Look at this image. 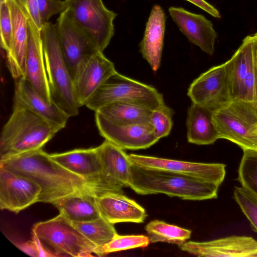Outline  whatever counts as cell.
<instances>
[{
	"instance_id": "cell-23",
	"label": "cell",
	"mask_w": 257,
	"mask_h": 257,
	"mask_svg": "<svg viewBox=\"0 0 257 257\" xmlns=\"http://www.w3.org/2000/svg\"><path fill=\"white\" fill-rule=\"evenodd\" d=\"M100 216L111 223H142L147 214L145 209L122 192H105L96 196Z\"/></svg>"
},
{
	"instance_id": "cell-27",
	"label": "cell",
	"mask_w": 257,
	"mask_h": 257,
	"mask_svg": "<svg viewBox=\"0 0 257 257\" xmlns=\"http://www.w3.org/2000/svg\"><path fill=\"white\" fill-rule=\"evenodd\" d=\"M152 110L140 103L117 101L105 105L95 112L118 122L144 124L150 123Z\"/></svg>"
},
{
	"instance_id": "cell-17",
	"label": "cell",
	"mask_w": 257,
	"mask_h": 257,
	"mask_svg": "<svg viewBox=\"0 0 257 257\" xmlns=\"http://www.w3.org/2000/svg\"><path fill=\"white\" fill-rule=\"evenodd\" d=\"M28 43L25 78L48 102H53L46 73L41 32L28 20Z\"/></svg>"
},
{
	"instance_id": "cell-21",
	"label": "cell",
	"mask_w": 257,
	"mask_h": 257,
	"mask_svg": "<svg viewBox=\"0 0 257 257\" xmlns=\"http://www.w3.org/2000/svg\"><path fill=\"white\" fill-rule=\"evenodd\" d=\"M257 62L254 35L246 36L230 59L224 63L232 99H242L244 84Z\"/></svg>"
},
{
	"instance_id": "cell-18",
	"label": "cell",
	"mask_w": 257,
	"mask_h": 257,
	"mask_svg": "<svg viewBox=\"0 0 257 257\" xmlns=\"http://www.w3.org/2000/svg\"><path fill=\"white\" fill-rule=\"evenodd\" d=\"M169 12L190 42L209 55L214 53L217 33L210 21L202 15L192 13L182 8L171 7Z\"/></svg>"
},
{
	"instance_id": "cell-13",
	"label": "cell",
	"mask_w": 257,
	"mask_h": 257,
	"mask_svg": "<svg viewBox=\"0 0 257 257\" xmlns=\"http://www.w3.org/2000/svg\"><path fill=\"white\" fill-rule=\"evenodd\" d=\"M102 171L100 184L103 192H122L123 187H130L133 164L123 149L105 140L97 147Z\"/></svg>"
},
{
	"instance_id": "cell-26",
	"label": "cell",
	"mask_w": 257,
	"mask_h": 257,
	"mask_svg": "<svg viewBox=\"0 0 257 257\" xmlns=\"http://www.w3.org/2000/svg\"><path fill=\"white\" fill-rule=\"evenodd\" d=\"M96 194L91 192H77L54 205L72 222L90 221L101 217L96 201Z\"/></svg>"
},
{
	"instance_id": "cell-31",
	"label": "cell",
	"mask_w": 257,
	"mask_h": 257,
	"mask_svg": "<svg viewBox=\"0 0 257 257\" xmlns=\"http://www.w3.org/2000/svg\"><path fill=\"white\" fill-rule=\"evenodd\" d=\"M150 243L148 236L145 235H120L117 233L107 243L101 248L102 256L107 254L134 249L145 247Z\"/></svg>"
},
{
	"instance_id": "cell-8",
	"label": "cell",
	"mask_w": 257,
	"mask_h": 257,
	"mask_svg": "<svg viewBox=\"0 0 257 257\" xmlns=\"http://www.w3.org/2000/svg\"><path fill=\"white\" fill-rule=\"evenodd\" d=\"M66 10L103 52L114 35L113 21L117 14L107 9L102 0H71Z\"/></svg>"
},
{
	"instance_id": "cell-12",
	"label": "cell",
	"mask_w": 257,
	"mask_h": 257,
	"mask_svg": "<svg viewBox=\"0 0 257 257\" xmlns=\"http://www.w3.org/2000/svg\"><path fill=\"white\" fill-rule=\"evenodd\" d=\"M128 156L134 164L140 167L171 171L219 186L225 176L223 164L190 162L134 154Z\"/></svg>"
},
{
	"instance_id": "cell-28",
	"label": "cell",
	"mask_w": 257,
	"mask_h": 257,
	"mask_svg": "<svg viewBox=\"0 0 257 257\" xmlns=\"http://www.w3.org/2000/svg\"><path fill=\"white\" fill-rule=\"evenodd\" d=\"M145 230L151 243L165 242L180 246L191 235L190 230L159 220L149 222L145 226Z\"/></svg>"
},
{
	"instance_id": "cell-16",
	"label": "cell",
	"mask_w": 257,
	"mask_h": 257,
	"mask_svg": "<svg viewBox=\"0 0 257 257\" xmlns=\"http://www.w3.org/2000/svg\"><path fill=\"white\" fill-rule=\"evenodd\" d=\"M179 247L198 256L257 257V240L250 236L232 235L207 241H186Z\"/></svg>"
},
{
	"instance_id": "cell-30",
	"label": "cell",
	"mask_w": 257,
	"mask_h": 257,
	"mask_svg": "<svg viewBox=\"0 0 257 257\" xmlns=\"http://www.w3.org/2000/svg\"><path fill=\"white\" fill-rule=\"evenodd\" d=\"M237 180L241 187L257 197V151H243Z\"/></svg>"
},
{
	"instance_id": "cell-36",
	"label": "cell",
	"mask_w": 257,
	"mask_h": 257,
	"mask_svg": "<svg viewBox=\"0 0 257 257\" xmlns=\"http://www.w3.org/2000/svg\"><path fill=\"white\" fill-rule=\"evenodd\" d=\"M28 20L32 21L39 30L43 26L40 19L38 0H15Z\"/></svg>"
},
{
	"instance_id": "cell-35",
	"label": "cell",
	"mask_w": 257,
	"mask_h": 257,
	"mask_svg": "<svg viewBox=\"0 0 257 257\" xmlns=\"http://www.w3.org/2000/svg\"><path fill=\"white\" fill-rule=\"evenodd\" d=\"M71 0H38L41 23L43 26L53 15L61 14L68 7Z\"/></svg>"
},
{
	"instance_id": "cell-37",
	"label": "cell",
	"mask_w": 257,
	"mask_h": 257,
	"mask_svg": "<svg viewBox=\"0 0 257 257\" xmlns=\"http://www.w3.org/2000/svg\"><path fill=\"white\" fill-rule=\"evenodd\" d=\"M33 240L25 242L14 243L19 249L28 255L33 257H40V251L38 238L33 234Z\"/></svg>"
},
{
	"instance_id": "cell-38",
	"label": "cell",
	"mask_w": 257,
	"mask_h": 257,
	"mask_svg": "<svg viewBox=\"0 0 257 257\" xmlns=\"http://www.w3.org/2000/svg\"><path fill=\"white\" fill-rule=\"evenodd\" d=\"M193 5L197 6L199 8L202 9L206 12L208 13L212 16L216 18H220L221 16L219 11L214 8L213 6L207 2L205 0H186Z\"/></svg>"
},
{
	"instance_id": "cell-15",
	"label": "cell",
	"mask_w": 257,
	"mask_h": 257,
	"mask_svg": "<svg viewBox=\"0 0 257 257\" xmlns=\"http://www.w3.org/2000/svg\"><path fill=\"white\" fill-rule=\"evenodd\" d=\"M40 186L29 178L0 167V208L15 213L38 202Z\"/></svg>"
},
{
	"instance_id": "cell-19",
	"label": "cell",
	"mask_w": 257,
	"mask_h": 257,
	"mask_svg": "<svg viewBox=\"0 0 257 257\" xmlns=\"http://www.w3.org/2000/svg\"><path fill=\"white\" fill-rule=\"evenodd\" d=\"M12 22V42L6 54L7 65L14 79L25 77L28 43V19L15 0H6Z\"/></svg>"
},
{
	"instance_id": "cell-11",
	"label": "cell",
	"mask_w": 257,
	"mask_h": 257,
	"mask_svg": "<svg viewBox=\"0 0 257 257\" xmlns=\"http://www.w3.org/2000/svg\"><path fill=\"white\" fill-rule=\"evenodd\" d=\"M116 72L113 63L100 51L81 61L73 78L79 107L85 105L97 90Z\"/></svg>"
},
{
	"instance_id": "cell-29",
	"label": "cell",
	"mask_w": 257,
	"mask_h": 257,
	"mask_svg": "<svg viewBox=\"0 0 257 257\" xmlns=\"http://www.w3.org/2000/svg\"><path fill=\"white\" fill-rule=\"evenodd\" d=\"M72 223L87 238L98 247L101 256V248L117 234L113 224L101 216L90 221Z\"/></svg>"
},
{
	"instance_id": "cell-32",
	"label": "cell",
	"mask_w": 257,
	"mask_h": 257,
	"mask_svg": "<svg viewBox=\"0 0 257 257\" xmlns=\"http://www.w3.org/2000/svg\"><path fill=\"white\" fill-rule=\"evenodd\" d=\"M173 114V110L165 104L152 110L150 122L155 137L159 140L170 133Z\"/></svg>"
},
{
	"instance_id": "cell-20",
	"label": "cell",
	"mask_w": 257,
	"mask_h": 257,
	"mask_svg": "<svg viewBox=\"0 0 257 257\" xmlns=\"http://www.w3.org/2000/svg\"><path fill=\"white\" fill-rule=\"evenodd\" d=\"M49 155L60 166L96 186L101 194L103 193L100 184L102 166L97 147Z\"/></svg>"
},
{
	"instance_id": "cell-22",
	"label": "cell",
	"mask_w": 257,
	"mask_h": 257,
	"mask_svg": "<svg viewBox=\"0 0 257 257\" xmlns=\"http://www.w3.org/2000/svg\"><path fill=\"white\" fill-rule=\"evenodd\" d=\"M14 107L27 108L48 121L66 126L70 116L54 102L46 101L25 78L15 80Z\"/></svg>"
},
{
	"instance_id": "cell-9",
	"label": "cell",
	"mask_w": 257,
	"mask_h": 257,
	"mask_svg": "<svg viewBox=\"0 0 257 257\" xmlns=\"http://www.w3.org/2000/svg\"><path fill=\"white\" fill-rule=\"evenodd\" d=\"M95 119L100 135L123 150L146 149L159 140L155 137L150 123L118 122L98 112H95Z\"/></svg>"
},
{
	"instance_id": "cell-24",
	"label": "cell",
	"mask_w": 257,
	"mask_h": 257,
	"mask_svg": "<svg viewBox=\"0 0 257 257\" xmlns=\"http://www.w3.org/2000/svg\"><path fill=\"white\" fill-rule=\"evenodd\" d=\"M165 21V14L161 7L154 6L146 24L144 38L140 44L142 56L154 71H157L161 64Z\"/></svg>"
},
{
	"instance_id": "cell-7",
	"label": "cell",
	"mask_w": 257,
	"mask_h": 257,
	"mask_svg": "<svg viewBox=\"0 0 257 257\" xmlns=\"http://www.w3.org/2000/svg\"><path fill=\"white\" fill-rule=\"evenodd\" d=\"M117 101L134 102L152 109L165 104L162 94L155 87L116 71L97 90L85 106L95 112Z\"/></svg>"
},
{
	"instance_id": "cell-10",
	"label": "cell",
	"mask_w": 257,
	"mask_h": 257,
	"mask_svg": "<svg viewBox=\"0 0 257 257\" xmlns=\"http://www.w3.org/2000/svg\"><path fill=\"white\" fill-rule=\"evenodd\" d=\"M56 26L60 47L73 78L79 63L100 51L88 35L70 17L66 9L60 14Z\"/></svg>"
},
{
	"instance_id": "cell-34",
	"label": "cell",
	"mask_w": 257,
	"mask_h": 257,
	"mask_svg": "<svg viewBox=\"0 0 257 257\" xmlns=\"http://www.w3.org/2000/svg\"><path fill=\"white\" fill-rule=\"evenodd\" d=\"M0 2L1 45L7 54L12 46V22L10 8L6 1Z\"/></svg>"
},
{
	"instance_id": "cell-4",
	"label": "cell",
	"mask_w": 257,
	"mask_h": 257,
	"mask_svg": "<svg viewBox=\"0 0 257 257\" xmlns=\"http://www.w3.org/2000/svg\"><path fill=\"white\" fill-rule=\"evenodd\" d=\"M46 73L53 101L70 117L77 115V101L72 75L60 47L56 24L48 22L41 29Z\"/></svg>"
},
{
	"instance_id": "cell-2",
	"label": "cell",
	"mask_w": 257,
	"mask_h": 257,
	"mask_svg": "<svg viewBox=\"0 0 257 257\" xmlns=\"http://www.w3.org/2000/svg\"><path fill=\"white\" fill-rule=\"evenodd\" d=\"M130 187L141 195L164 194L183 200H204L217 197L219 185L191 176L133 164Z\"/></svg>"
},
{
	"instance_id": "cell-1",
	"label": "cell",
	"mask_w": 257,
	"mask_h": 257,
	"mask_svg": "<svg viewBox=\"0 0 257 257\" xmlns=\"http://www.w3.org/2000/svg\"><path fill=\"white\" fill-rule=\"evenodd\" d=\"M0 167L37 183L41 189L38 202L54 205L77 192L101 194L96 186L60 166L42 149L1 159Z\"/></svg>"
},
{
	"instance_id": "cell-3",
	"label": "cell",
	"mask_w": 257,
	"mask_h": 257,
	"mask_svg": "<svg viewBox=\"0 0 257 257\" xmlns=\"http://www.w3.org/2000/svg\"><path fill=\"white\" fill-rule=\"evenodd\" d=\"M62 128L27 108L13 107L1 133L0 158L42 149Z\"/></svg>"
},
{
	"instance_id": "cell-5",
	"label": "cell",
	"mask_w": 257,
	"mask_h": 257,
	"mask_svg": "<svg viewBox=\"0 0 257 257\" xmlns=\"http://www.w3.org/2000/svg\"><path fill=\"white\" fill-rule=\"evenodd\" d=\"M219 139L236 144L243 151H257V108L239 99H231L212 110Z\"/></svg>"
},
{
	"instance_id": "cell-14",
	"label": "cell",
	"mask_w": 257,
	"mask_h": 257,
	"mask_svg": "<svg viewBox=\"0 0 257 257\" xmlns=\"http://www.w3.org/2000/svg\"><path fill=\"white\" fill-rule=\"evenodd\" d=\"M187 95L192 103L212 110L231 99L224 63L210 68L195 79Z\"/></svg>"
},
{
	"instance_id": "cell-6",
	"label": "cell",
	"mask_w": 257,
	"mask_h": 257,
	"mask_svg": "<svg viewBox=\"0 0 257 257\" xmlns=\"http://www.w3.org/2000/svg\"><path fill=\"white\" fill-rule=\"evenodd\" d=\"M32 232L55 256L90 257L92 253L101 256L98 247L61 213L35 224Z\"/></svg>"
},
{
	"instance_id": "cell-39",
	"label": "cell",
	"mask_w": 257,
	"mask_h": 257,
	"mask_svg": "<svg viewBox=\"0 0 257 257\" xmlns=\"http://www.w3.org/2000/svg\"><path fill=\"white\" fill-rule=\"evenodd\" d=\"M255 37V50L257 57V32L253 34Z\"/></svg>"
},
{
	"instance_id": "cell-25",
	"label": "cell",
	"mask_w": 257,
	"mask_h": 257,
	"mask_svg": "<svg viewBox=\"0 0 257 257\" xmlns=\"http://www.w3.org/2000/svg\"><path fill=\"white\" fill-rule=\"evenodd\" d=\"M188 142L198 145L213 144L219 139L212 119V110L192 103L188 107L186 121Z\"/></svg>"
},
{
	"instance_id": "cell-33",
	"label": "cell",
	"mask_w": 257,
	"mask_h": 257,
	"mask_svg": "<svg viewBox=\"0 0 257 257\" xmlns=\"http://www.w3.org/2000/svg\"><path fill=\"white\" fill-rule=\"evenodd\" d=\"M233 196L252 229L257 233V197L241 186L234 187Z\"/></svg>"
}]
</instances>
